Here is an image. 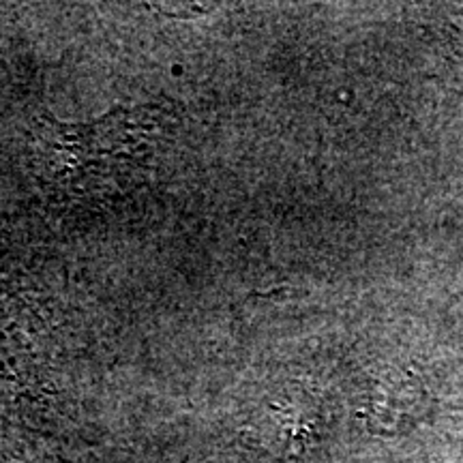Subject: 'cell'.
Returning <instances> with one entry per match:
<instances>
[{
    "label": "cell",
    "mask_w": 463,
    "mask_h": 463,
    "mask_svg": "<svg viewBox=\"0 0 463 463\" xmlns=\"http://www.w3.org/2000/svg\"><path fill=\"white\" fill-rule=\"evenodd\" d=\"M0 463H5V461H0Z\"/></svg>",
    "instance_id": "1"
}]
</instances>
